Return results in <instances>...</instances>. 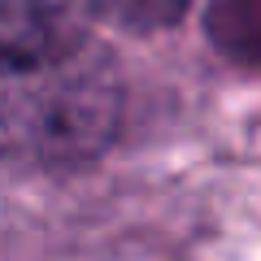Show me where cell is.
Listing matches in <instances>:
<instances>
[{"mask_svg":"<svg viewBox=\"0 0 261 261\" xmlns=\"http://www.w3.org/2000/svg\"><path fill=\"white\" fill-rule=\"evenodd\" d=\"M5 148L44 170L87 166L118 135L122 83L105 53L79 48L48 65L5 70Z\"/></svg>","mask_w":261,"mask_h":261,"instance_id":"obj_1","label":"cell"},{"mask_svg":"<svg viewBox=\"0 0 261 261\" xmlns=\"http://www.w3.org/2000/svg\"><path fill=\"white\" fill-rule=\"evenodd\" d=\"M92 18V0H0L5 70H31L79 53Z\"/></svg>","mask_w":261,"mask_h":261,"instance_id":"obj_2","label":"cell"},{"mask_svg":"<svg viewBox=\"0 0 261 261\" xmlns=\"http://www.w3.org/2000/svg\"><path fill=\"white\" fill-rule=\"evenodd\" d=\"M205 35L222 57L261 65V0H209Z\"/></svg>","mask_w":261,"mask_h":261,"instance_id":"obj_3","label":"cell"},{"mask_svg":"<svg viewBox=\"0 0 261 261\" xmlns=\"http://www.w3.org/2000/svg\"><path fill=\"white\" fill-rule=\"evenodd\" d=\"M187 5H192V0H92L96 18H109L113 27H126V31L174 27L187 13Z\"/></svg>","mask_w":261,"mask_h":261,"instance_id":"obj_4","label":"cell"}]
</instances>
